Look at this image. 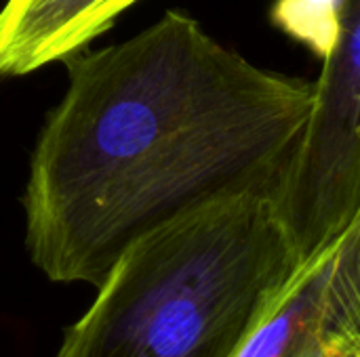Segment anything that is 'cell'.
Instances as JSON below:
<instances>
[{"label":"cell","instance_id":"cell-1","mask_svg":"<svg viewBox=\"0 0 360 357\" xmlns=\"http://www.w3.org/2000/svg\"><path fill=\"white\" fill-rule=\"evenodd\" d=\"M63 63L21 200L30 259L57 284L97 288L146 231L276 179L314 97V82L251 63L184 11Z\"/></svg>","mask_w":360,"mask_h":357},{"label":"cell","instance_id":"cell-2","mask_svg":"<svg viewBox=\"0 0 360 357\" xmlns=\"http://www.w3.org/2000/svg\"><path fill=\"white\" fill-rule=\"evenodd\" d=\"M276 179L213 196L129 244L57 357H232L304 263Z\"/></svg>","mask_w":360,"mask_h":357},{"label":"cell","instance_id":"cell-3","mask_svg":"<svg viewBox=\"0 0 360 357\" xmlns=\"http://www.w3.org/2000/svg\"><path fill=\"white\" fill-rule=\"evenodd\" d=\"M274 196L304 261L331 242L360 202V0H338L306 126Z\"/></svg>","mask_w":360,"mask_h":357},{"label":"cell","instance_id":"cell-4","mask_svg":"<svg viewBox=\"0 0 360 357\" xmlns=\"http://www.w3.org/2000/svg\"><path fill=\"white\" fill-rule=\"evenodd\" d=\"M232 357H360V202L266 301Z\"/></svg>","mask_w":360,"mask_h":357},{"label":"cell","instance_id":"cell-5","mask_svg":"<svg viewBox=\"0 0 360 357\" xmlns=\"http://www.w3.org/2000/svg\"><path fill=\"white\" fill-rule=\"evenodd\" d=\"M139 0H6L0 8V78L32 74L84 50Z\"/></svg>","mask_w":360,"mask_h":357}]
</instances>
